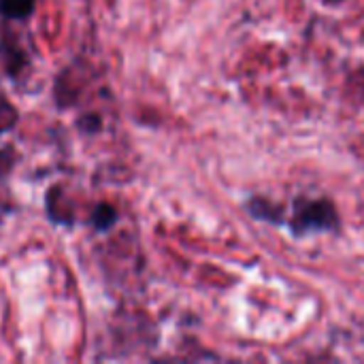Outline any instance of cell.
I'll return each mask as SVG.
<instances>
[{"instance_id": "obj_1", "label": "cell", "mask_w": 364, "mask_h": 364, "mask_svg": "<svg viewBox=\"0 0 364 364\" xmlns=\"http://www.w3.org/2000/svg\"><path fill=\"white\" fill-rule=\"evenodd\" d=\"M286 226L299 239L311 235H331L341 228V215L326 196H296L288 209Z\"/></svg>"}, {"instance_id": "obj_2", "label": "cell", "mask_w": 364, "mask_h": 364, "mask_svg": "<svg viewBox=\"0 0 364 364\" xmlns=\"http://www.w3.org/2000/svg\"><path fill=\"white\" fill-rule=\"evenodd\" d=\"M245 213L250 218H254L256 222H262V224H269V226H286V220H288V209L275 200H271L269 196H262V194H252L247 200H245Z\"/></svg>"}, {"instance_id": "obj_3", "label": "cell", "mask_w": 364, "mask_h": 364, "mask_svg": "<svg viewBox=\"0 0 364 364\" xmlns=\"http://www.w3.org/2000/svg\"><path fill=\"white\" fill-rule=\"evenodd\" d=\"M34 11V0H0V13L6 19H26Z\"/></svg>"}, {"instance_id": "obj_4", "label": "cell", "mask_w": 364, "mask_h": 364, "mask_svg": "<svg viewBox=\"0 0 364 364\" xmlns=\"http://www.w3.org/2000/svg\"><path fill=\"white\" fill-rule=\"evenodd\" d=\"M92 222L98 230H109L117 222V211L111 205H98L92 215Z\"/></svg>"}, {"instance_id": "obj_5", "label": "cell", "mask_w": 364, "mask_h": 364, "mask_svg": "<svg viewBox=\"0 0 364 364\" xmlns=\"http://www.w3.org/2000/svg\"><path fill=\"white\" fill-rule=\"evenodd\" d=\"M15 124H17V111H15V107L6 98L0 96V134L9 132Z\"/></svg>"}]
</instances>
